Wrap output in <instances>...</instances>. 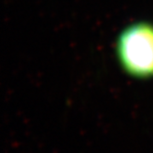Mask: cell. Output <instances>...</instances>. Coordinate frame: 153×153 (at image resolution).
Wrapping results in <instances>:
<instances>
[{"instance_id": "cell-1", "label": "cell", "mask_w": 153, "mask_h": 153, "mask_svg": "<svg viewBox=\"0 0 153 153\" xmlns=\"http://www.w3.org/2000/svg\"><path fill=\"white\" fill-rule=\"evenodd\" d=\"M115 56L128 76L153 78V23L137 21L125 27L116 39Z\"/></svg>"}]
</instances>
